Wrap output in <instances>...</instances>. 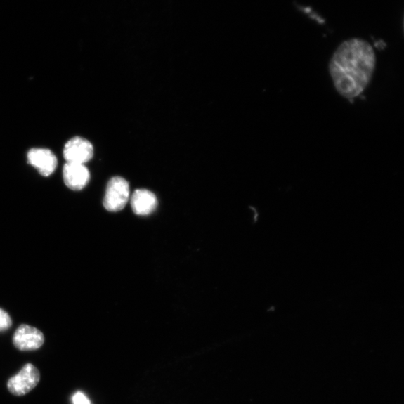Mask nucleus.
<instances>
[{
  "label": "nucleus",
  "mask_w": 404,
  "mask_h": 404,
  "mask_svg": "<svg viewBox=\"0 0 404 404\" xmlns=\"http://www.w3.org/2000/svg\"><path fill=\"white\" fill-rule=\"evenodd\" d=\"M372 46L362 39L343 41L334 52L329 72L334 89L348 100L360 96L370 84L376 67Z\"/></svg>",
  "instance_id": "nucleus-1"
},
{
  "label": "nucleus",
  "mask_w": 404,
  "mask_h": 404,
  "mask_svg": "<svg viewBox=\"0 0 404 404\" xmlns=\"http://www.w3.org/2000/svg\"><path fill=\"white\" fill-rule=\"evenodd\" d=\"M130 198L128 181L121 177L111 178L107 184L103 206L110 212H118L124 209Z\"/></svg>",
  "instance_id": "nucleus-2"
},
{
  "label": "nucleus",
  "mask_w": 404,
  "mask_h": 404,
  "mask_svg": "<svg viewBox=\"0 0 404 404\" xmlns=\"http://www.w3.org/2000/svg\"><path fill=\"white\" fill-rule=\"evenodd\" d=\"M40 381V373L37 367L27 364L20 372L8 382V389L11 394L24 396L36 387Z\"/></svg>",
  "instance_id": "nucleus-3"
},
{
  "label": "nucleus",
  "mask_w": 404,
  "mask_h": 404,
  "mask_svg": "<svg viewBox=\"0 0 404 404\" xmlns=\"http://www.w3.org/2000/svg\"><path fill=\"white\" fill-rule=\"evenodd\" d=\"M63 155L67 163L84 165L93 157L94 148L86 138L76 136L65 144Z\"/></svg>",
  "instance_id": "nucleus-4"
},
{
  "label": "nucleus",
  "mask_w": 404,
  "mask_h": 404,
  "mask_svg": "<svg viewBox=\"0 0 404 404\" xmlns=\"http://www.w3.org/2000/svg\"><path fill=\"white\" fill-rule=\"evenodd\" d=\"M44 342V337L39 330L25 325L17 329L13 337L15 347L22 351L39 349Z\"/></svg>",
  "instance_id": "nucleus-5"
},
{
  "label": "nucleus",
  "mask_w": 404,
  "mask_h": 404,
  "mask_svg": "<svg viewBox=\"0 0 404 404\" xmlns=\"http://www.w3.org/2000/svg\"><path fill=\"white\" fill-rule=\"evenodd\" d=\"M27 158L28 163L44 177L51 176L57 167V158L49 149L32 148L28 152Z\"/></svg>",
  "instance_id": "nucleus-6"
},
{
  "label": "nucleus",
  "mask_w": 404,
  "mask_h": 404,
  "mask_svg": "<svg viewBox=\"0 0 404 404\" xmlns=\"http://www.w3.org/2000/svg\"><path fill=\"white\" fill-rule=\"evenodd\" d=\"M63 178L69 189L78 191L87 185L90 173L84 165L66 163L63 168Z\"/></svg>",
  "instance_id": "nucleus-7"
},
{
  "label": "nucleus",
  "mask_w": 404,
  "mask_h": 404,
  "mask_svg": "<svg viewBox=\"0 0 404 404\" xmlns=\"http://www.w3.org/2000/svg\"><path fill=\"white\" fill-rule=\"evenodd\" d=\"M133 212L138 216H147L153 213L157 207L156 195L147 190H137L131 198Z\"/></svg>",
  "instance_id": "nucleus-8"
},
{
  "label": "nucleus",
  "mask_w": 404,
  "mask_h": 404,
  "mask_svg": "<svg viewBox=\"0 0 404 404\" xmlns=\"http://www.w3.org/2000/svg\"><path fill=\"white\" fill-rule=\"evenodd\" d=\"M13 322L9 315L2 308H0V332L6 331L8 330Z\"/></svg>",
  "instance_id": "nucleus-9"
},
{
  "label": "nucleus",
  "mask_w": 404,
  "mask_h": 404,
  "mask_svg": "<svg viewBox=\"0 0 404 404\" xmlns=\"http://www.w3.org/2000/svg\"><path fill=\"white\" fill-rule=\"evenodd\" d=\"M72 401L74 404H91L88 398L81 391H78L74 394Z\"/></svg>",
  "instance_id": "nucleus-10"
}]
</instances>
